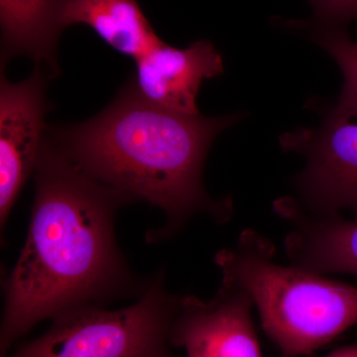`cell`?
Segmentation results:
<instances>
[{"instance_id": "6da1fadb", "label": "cell", "mask_w": 357, "mask_h": 357, "mask_svg": "<svg viewBox=\"0 0 357 357\" xmlns=\"http://www.w3.org/2000/svg\"><path fill=\"white\" fill-rule=\"evenodd\" d=\"M33 175L27 237L2 284L0 357L40 321L140 297L149 281L134 273L117 244L115 215L129 204L121 195L79 170L46 134Z\"/></svg>"}, {"instance_id": "7a4b0ae2", "label": "cell", "mask_w": 357, "mask_h": 357, "mask_svg": "<svg viewBox=\"0 0 357 357\" xmlns=\"http://www.w3.org/2000/svg\"><path fill=\"white\" fill-rule=\"evenodd\" d=\"M241 117L162 109L141 96L130 79L102 112L74 126H48L46 138L128 204L143 202L163 211L164 227L146 236L148 243H162L197 215L206 213L218 223L231 217V201L211 198L203 174L213 140Z\"/></svg>"}, {"instance_id": "3957f363", "label": "cell", "mask_w": 357, "mask_h": 357, "mask_svg": "<svg viewBox=\"0 0 357 357\" xmlns=\"http://www.w3.org/2000/svg\"><path fill=\"white\" fill-rule=\"evenodd\" d=\"M269 239L253 229L215 255L222 280L248 294L282 357L311 356L357 325V288L275 261Z\"/></svg>"}, {"instance_id": "277c9868", "label": "cell", "mask_w": 357, "mask_h": 357, "mask_svg": "<svg viewBox=\"0 0 357 357\" xmlns=\"http://www.w3.org/2000/svg\"><path fill=\"white\" fill-rule=\"evenodd\" d=\"M181 298L169 290L160 268L132 305L62 312L44 335L6 357H177L172 330Z\"/></svg>"}, {"instance_id": "5b68a950", "label": "cell", "mask_w": 357, "mask_h": 357, "mask_svg": "<svg viewBox=\"0 0 357 357\" xmlns=\"http://www.w3.org/2000/svg\"><path fill=\"white\" fill-rule=\"evenodd\" d=\"M280 145L306 160L294 178L305 210L316 215L349 211L357 218V115L333 105L318 128L283 134Z\"/></svg>"}, {"instance_id": "8992f818", "label": "cell", "mask_w": 357, "mask_h": 357, "mask_svg": "<svg viewBox=\"0 0 357 357\" xmlns=\"http://www.w3.org/2000/svg\"><path fill=\"white\" fill-rule=\"evenodd\" d=\"M51 75L35 67L31 76L11 83L1 69L0 79V229L33 175L47 128L49 107L45 91Z\"/></svg>"}, {"instance_id": "52a82bcc", "label": "cell", "mask_w": 357, "mask_h": 357, "mask_svg": "<svg viewBox=\"0 0 357 357\" xmlns=\"http://www.w3.org/2000/svg\"><path fill=\"white\" fill-rule=\"evenodd\" d=\"M245 291L222 280L211 299L181 298L172 344L185 357H262Z\"/></svg>"}, {"instance_id": "ba28073f", "label": "cell", "mask_w": 357, "mask_h": 357, "mask_svg": "<svg viewBox=\"0 0 357 357\" xmlns=\"http://www.w3.org/2000/svg\"><path fill=\"white\" fill-rule=\"evenodd\" d=\"M135 61L131 79L141 96L162 109L187 115L199 114L197 96L204 79L223 73L222 55L206 40L184 49L163 42Z\"/></svg>"}, {"instance_id": "9c48e42d", "label": "cell", "mask_w": 357, "mask_h": 357, "mask_svg": "<svg viewBox=\"0 0 357 357\" xmlns=\"http://www.w3.org/2000/svg\"><path fill=\"white\" fill-rule=\"evenodd\" d=\"M273 208L290 227L285 251L291 265L319 275L357 276V218L316 215L294 198L277 199Z\"/></svg>"}, {"instance_id": "30bf717a", "label": "cell", "mask_w": 357, "mask_h": 357, "mask_svg": "<svg viewBox=\"0 0 357 357\" xmlns=\"http://www.w3.org/2000/svg\"><path fill=\"white\" fill-rule=\"evenodd\" d=\"M1 69L16 56H26L57 77L61 33L60 0H0Z\"/></svg>"}, {"instance_id": "8fae6325", "label": "cell", "mask_w": 357, "mask_h": 357, "mask_svg": "<svg viewBox=\"0 0 357 357\" xmlns=\"http://www.w3.org/2000/svg\"><path fill=\"white\" fill-rule=\"evenodd\" d=\"M63 29L88 25L115 51L137 60L163 43L137 0H60Z\"/></svg>"}, {"instance_id": "7c38bea8", "label": "cell", "mask_w": 357, "mask_h": 357, "mask_svg": "<svg viewBox=\"0 0 357 357\" xmlns=\"http://www.w3.org/2000/svg\"><path fill=\"white\" fill-rule=\"evenodd\" d=\"M314 41L325 49L342 70V91L335 107L344 114L357 115V41L345 28L319 25Z\"/></svg>"}, {"instance_id": "4fadbf2b", "label": "cell", "mask_w": 357, "mask_h": 357, "mask_svg": "<svg viewBox=\"0 0 357 357\" xmlns=\"http://www.w3.org/2000/svg\"><path fill=\"white\" fill-rule=\"evenodd\" d=\"M321 25L345 28L357 20V0H309Z\"/></svg>"}, {"instance_id": "5bb4252c", "label": "cell", "mask_w": 357, "mask_h": 357, "mask_svg": "<svg viewBox=\"0 0 357 357\" xmlns=\"http://www.w3.org/2000/svg\"><path fill=\"white\" fill-rule=\"evenodd\" d=\"M326 357H357V344L337 349Z\"/></svg>"}]
</instances>
